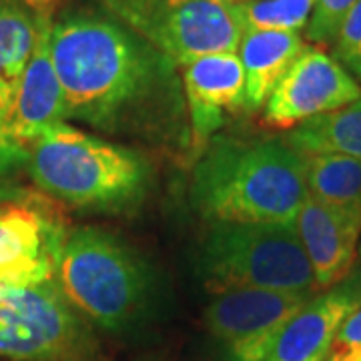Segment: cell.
Here are the masks:
<instances>
[{
    "instance_id": "ba28073f",
    "label": "cell",
    "mask_w": 361,
    "mask_h": 361,
    "mask_svg": "<svg viewBox=\"0 0 361 361\" xmlns=\"http://www.w3.org/2000/svg\"><path fill=\"white\" fill-rule=\"evenodd\" d=\"M313 293L229 289L209 303L205 323L229 361H265L277 336Z\"/></svg>"
},
{
    "instance_id": "7c38bea8",
    "label": "cell",
    "mask_w": 361,
    "mask_h": 361,
    "mask_svg": "<svg viewBox=\"0 0 361 361\" xmlns=\"http://www.w3.org/2000/svg\"><path fill=\"white\" fill-rule=\"evenodd\" d=\"M293 225L310 259L317 289L341 283L360 255L361 217L307 195Z\"/></svg>"
},
{
    "instance_id": "2e32d148",
    "label": "cell",
    "mask_w": 361,
    "mask_h": 361,
    "mask_svg": "<svg viewBox=\"0 0 361 361\" xmlns=\"http://www.w3.org/2000/svg\"><path fill=\"white\" fill-rule=\"evenodd\" d=\"M47 16L20 0H0V121L13 104Z\"/></svg>"
},
{
    "instance_id": "9a60e30c",
    "label": "cell",
    "mask_w": 361,
    "mask_h": 361,
    "mask_svg": "<svg viewBox=\"0 0 361 361\" xmlns=\"http://www.w3.org/2000/svg\"><path fill=\"white\" fill-rule=\"evenodd\" d=\"M307 49L299 32L243 30L237 54L245 71V109L259 111L271 92Z\"/></svg>"
},
{
    "instance_id": "cb8c5ba5",
    "label": "cell",
    "mask_w": 361,
    "mask_h": 361,
    "mask_svg": "<svg viewBox=\"0 0 361 361\" xmlns=\"http://www.w3.org/2000/svg\"><path fill=\"white\" fill-rule=\"evenodd\" d=\"M14 193L8 189V187H4V185H0V205L2 203H6L8 199H13Z\"/></svg>"
},
{
    "instance_id": "6da1fadb",
    "label": "cell",
    "mask_w": 361,
    "mask_h": 361,
    "mask_svg": "<svg viewBox=\"0 0 361 361\" xmlns=\"http://www.w3.org/2000/svg\"><path fill=\"white\" fill-rule=\"evenodd\" d=\"M49 51L66 118L149 139L180 129L187 104L177 65L113 16H61L51 23Z\"/></svg>"
},
{
    "instance_id": "5b68a950",
    "label": "cell",
    "mask_w": 361,
    "mask_h": 361,
    "mask_svg": "<svg viewBox=\"0 0 361 361\" xmlns=\"http://www.w3.org/2000/svg\"><path fill=\"white\" fill-rule=\"evenodd\" d=\"M201 275L211 291L317 289L295 225L215 223L201 249Z\"/></svg>"
},
{
    "instance_id": "4fadbf2b",
    "label": "cell",
    "mask_w": 361,
    "mask_h": 361,
    "mask_svg": "<svg viewBox=\"0 0 361 361\" xmlns=\"http://www.w3.org/2000/svg\"><path fill=\"white\" fill-rule=\"evenodd\" d=\"M361 303V277L313 295L287 322L265 361H325L341 323Z\"/></svg>"
},
{
    "instance_id": "d6986e66",
    "label": "cell",
    "mask_w": 361,
    "mask_h": 361,
    "mask_svg": "<svg viewBox=\"0 0 361 361\" xmlns=\"http://www.w3.org/2000/svg\"><path fill=\"white\" fill-rule=\"evenodd\" d=\"M233 6L243 30L299 32L310 23L313 0H247Z\"/></svg>"
},
{
    "instance_id": "5bb4252c",
    "label": "cell",
    "mask_w": 361,
    "mask_h": 361,
    "mask_svg": "<svg viewBox=\"0 0 361 361\" xmlns=\"http://www.w3.org/2000/svg\"><path fill=\"white\" fill-rule=\"evenodd\" d=\"M65 231L51 215L35 205H0V279H52L54 259Z\"/></svg>"
},
{
    "instance_id": "ffe728a7",
    "label": "cell",
    "mask_w": 361,
    "mask_h": 361,
    "mask_svg": "<svg viewBox=\"0 0 361 361\" xmlns=\"http://www.w3.org/2000/svg\"><path fill=\"white\" fill-rule=\"evenodd\" d=\"M357 0H313L305 37L315 44H334L339 26Z\"/></svg>"
},
{
    "instance_id": "ac0fdd59",
    "label": "cell",
    "mask_w": 361,
    "mask_h": 361,
    "mask_svg": "<svg viewBox=\"0 0 361 361\" xmlns=\"http://www.w3.org/2000/svg\"><path fill=\"white\" fill-rule=\"evenodd\" d=\"M301 157L310 197L361 217V159L331 153Z\"/></svg>"
},
{
    "instance_id": "3957f363",
    "label": "cell",
    "mask_w": 361,
    "mask_h": 361,
    "mask_svg": "<svg viewBox=\"0 0 361 361\" xmlns=\"http://www.w3.org/2000/svg\"><path fill=\"white\" fill-rule=\"evenodd\" d=\"M32 180L66 205L101 213L137 207L149 191L151 169L129 147L113 145L59 123L26 159Z\"/></svg>"
},
{
    "instance_id": "8992f818",
    "label": "cell",
    "mask_w": 361,
    "mask_h": 361,
    "mask_svg": "<svg viewBox=\"0 0 361 361\" xmlns=\"http://www.w3.org/2000/svg\"><path fill=\"white\" fill-rule=\"evenodd\" d=\"M106 13L177 66L211 52H235L243 26L221 0H101Z\"/></svg>"
},
{
    "instance_id": "9c48e42d",
    "label": "cell",
    "mask_w": 361,
    "mask_h": 361,
    "mask_svg": "<svg viewBox=\"0 0 361 361\" xmlns=\"http://www.w3.org/2000/svg\"><path fill=\"white\" fill-rule=\"evenodd\" d=\"M51 23L47 16L13 104L0 121V173L26 163L35 142L65 123V97L49 51Z\"/></svg>"
},
{
    "instance_id": "30bf717a",
    "label": "cell",
    "mask_w": 361,
    "mask_h": 361,
    "mask_svg": "<svg viewBox=\"0 0 361 361\" xmlns=\"http://www.w3.org/2000/svg\"><path fill=\"white\" fill-rule=\"evenodd\" d=\"M361 99V85L336 56L307 47L265 103V121L289 129Z\"/></svg>"
},
{
    "instance_id": "4316f807",
    "label": "cell",
    "mask_w": 361,
    "mask_h": 361,
    "mask_svg": "<svg viewBox=\"0 0 361 361\" xmlns=\"http://www.w3.org/2000/svg\"><path fill=\"white\" fill-rule=\"evenodd\" d=\"M360 255H361V243H360Z\"/></svg>"
},
{
    "instance_id": "277c9868",
    "label": "cell",
    "mask_w": 361,
    "mask_h": 361,
    "mask_svg": "<svg viewBox=\"0 0 361 361\" xmlns=\"http://www.w3.org/2000/svg\"><path fill=\"white\" fill-rule=\"evenodd\" d=\"M54 281L78 313L111 331L135 322L151 291V275L141 259L97 227H80L63 237Z\"/></svg>"
},
{
    "instance_id": "7402d4cb",
    "label": "cell",
    "mask_w": 361,
    "mask_h": 361,
    "mask_svg": "<svg viewBox=\"0 0 361 361\" xmlns=\"http://www.w3.org/2000/svg\"><path fill=\"white\" fill-rule=\"evenodd\" d=\"M334 56L345 66L361 59V0L353 4V8L339 26V32L334 40Z\"/></svg>"
},
{
    "instance_id": "603a6c76",
    "label": "cell",
    "mask_w": 361,
    "mask_h": 361,
    "mask_svg": "<svg viewBox=\"0 0 361 361\" xmlns=\"http://www.w3.org/2000/svg\"><path fill=\"white\" fill-rule=\"evenodd\" d=\"M23 4H26L28 8H32L35 13L39 14H51V11L56 6L59 0H20Z\"/></svg>"
},
{
    "instance_id": "44dd1931",
    "label": "cell",
    "mask_w": 361,
    "mask_h": 361,
    "mask_svg": "<svg viewBox=\"0 0 361 361\" xmlns=\"http://www.w3.org/2000/svg\"><path fill=\"white\" fill-rule=\"evenodd\" d=\"M325 361H361V303L341 323Z\"/></svg>"
},
{
    "instance_id": "8fae6325",
    "label": "cell",
    "mask_w": 361,
    "mask_h": 361,
    "mask_svg": "<svg viewBox=\"0 0 361 361\" xmlns=\"http://www.w3.org/2000/svg\"><path fill=\"white\" fill-rule=\"evenodd\" d=\"M183 68V92L195 145H205L233 109H245V71L235 52H211Z\"/></svg>"
},
{
    "instance_id": "d4e9b609",
    "label": "cell",
    "mask_w": 361,
    "mask_h": 361,
    "mask_svg": "<svg viewBox=\"0 0 361 361\" xmlns=\"http://www.w3.org/2000/svg\"><path fill=\"white\" fill-rule=\"evenodd\" d=\"M349 71L361 80V59L360 61H355V63H351V65H349Z\"/></svg>"
},
{
    "instance_id": "e0dca14e",
    "label": "cell",
    "mask_w": 361,
    "mask_h": 361,
    "mask_svg": "<svg viewBox=\"0 0 361 361\" xmlns=\"http://www.w3.org/2000/svg\"><path fill=\"white\" fill-rule=\"evenodd\" d=\"M285 142L299 155L331 153L361 159V99L299 123L287 133Z\"/></svg>"
},
{
    "instance_id": "7a4b0ae2",
    "label": "cell",
    "mask_w": 361,
    "mask_h": 361,
    "mask_svg": "<svg viewBox=\"0 0 361 361\" xmlns=\"http://www.w3.org/2000/svg\"><path fill=\"white\" fill-rule=\"evenodd\" d=\"M189 195L213 225H293L310 193L303 157L285 141L221 137L199 157Z\"/></svg>"
},
{
    "instance_id": "52a82bcc",
    "label": "cell",
    "mask_w": 361,
    "mask_h": 361,
    "mask_svg": "<svg viewBox=\"0 0 361 361\" xmlns=\"http://www.w3.org/2000/svg\"><path fill=\"white\" fill-rule=\"evenodd\" d=\"M87 341L78 311L52 279H0V355L16 361H63Z\"/></svg>"
},
{
    "instance_id": "484cf974",
    "label": "cell",
    "mask_w": 361,
    "mask_h": 361,
    "mask_svg": "<svg viewBox=\"0 0 361 361\" xmlns=\"http://www.w3.org/2000/svg\"><path fill=\"white\" fill-rule=\"evenodd\" d=\"M225 4H241V2H247V0H221Z\"/></svg>"
}]
</instances>
